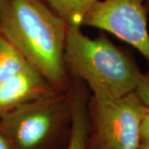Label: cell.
Returning <instances> with one entry per match:
<instances>
[{
  "instance_id": "obj_14",
  "label": "cell",
  "mask_w": 149,
  "mask_h": 149,
  "mask_svg": "<svg viewBox=\"0 0 149 149\" xmlns=\"http://www.w3.org/2000/svg\"><path fill=\"white\" fill-rule=\"evenodd\" d=\"M145 6H146V8H147V11H148L149 15V0H146L145 1Z\"/></svg>"
},
{
  "instance_id": "obj_11",
  "label": "cell",
  "mask_w": 149,
  "mask_h": 149,
  "mask_svg": "<svg viewBox=\"0 0 149 149\" xmlns=\"http://www.w3.org/2000/svg\"><path fill=\"white\" fill-rule=\"evenodd\" d=\"M140 144L149 145V107L145 106L139 129Z\"/></svg>"
},
{
  "instance_id": "obj_1",
  "label": "cell",
  "mask_w": 149,
  "mask_h": 149,
  "mask_svg": "<svg viewBox=\"0 0 149 149\" xmlns=\"http://www.w3.org/2000/svg\"><path fill=\"white\" fill-rule=\"evenodd\" d=\"M68 24L43 0H1L0 34L59 92L70 77L64 51Z\"/></svg>"
},
{
  "instance_id": "obj_10",
  "label": "cell",
  "mask_w": 149,
  "mask_h": 149,
  "mask_svg": "<svg viewBox=\"0 0 149 149\" xmlns=\"http://www.w3.org/2000/svg\"><path fill=\"white\" fill-rule=\"evenodd\" d=\"M135 92L144 105L149 107V70L143 73Z\"/></svg>"
},
{
  "instance_id": "obj_4",
  "label": "cell",
  "mask_w": 149,
  "mask_h": 149,
  "mask_svg": "<svg viewBox=\"0 0 149 149\" xmlns=\"http://www.w3.org/2000/svg\"><path fill=\"white\" fill-rule=\"evenodd\" d=\"M144 108L135 91L121 97L91 95L86 148H139Z\"/></svg>"
},
{
  "instance_id": "obj_6",
  "label": "cell",
  "mask_w": 149,
  "mask_h": 149,
  "mask_svg": "<svg viewBox=\"0 0 149 149\" xmlns=\"http://www.w3.org/2000/svg\"><path fill=\"white\" fill-rule=\"evenodd\" d=\"M59 92L37 70L27 65L0 82V118L28 102Z\"/></svg>"
},
{
  "instance_id": "obj_2",
  "label": "cell",
  "mask_w": 149,
  "mask_h": 149,
  "mask_svg": "<svg viewBox=\"0 0 149 149\" xmlns=\"http://www.w3.org/2000/svg\"><path fill=\"white\" fill-rule=\"evenodd\" d=\"M64 63L70 78L83 82L92 95L121 97L136 91L143 72L135 60L103 32L95 38L80 26H68Z\"/></svg>"
},
{
  "instance_id": "obj_3",
  "label": "cell",
  "mask_w": 149,
  "mask_h": 149,
  "mask_svg": "<svg viewBox=\"0 0 149 149\" xmlns=\"http://www.w3.org/2000/svg\"><path fill=\"white\" fill-rule=\"evenodd\" d=\"M15 149H66L72 130L67 91L39 98L0 118Z\"/></svg>"
},
{
  "instance_id": "obj_7",
  "label": "cell",
  "mask_w": 149,
  "mask_h": 149,
  "mask_svg": "<svg viewBox=\"0 0 149 149\" xmlns=\"http://www.w3.org/2000/svg\"><path fill=\"white\" fill-rule=\"evenodd\" d=\"M67 93L72 109V130L66 149H87L88 134V103L91 93L80 80L70 79Z\"/></svg>"
},
{
  "instance_id": "obj_13",
  "label": "cell",
  "mask_w": 149,
  "mask_h": 149,
  "mask_svg": "<svg viewBox=\"0 0 149 149\" xmlns=\"http://www.w3.org/2000/svg\"><path fill=\"white\" fill-rule=\"evenodd\" d=\"M138 149H149V145H143V144H140Z\"/></svg>"
},
{
  "instance_id": "obj_12",
  "label": "cell",
  "mask_w": 149,
  "mask_h": 149,
  "mask_svg": "<svg viewBox=\"0 0 149 149\" xmlns=\"http://www.w3.org/2000/svg\"><path fill=\"white\" fill-rule=\"evenodd\" d=\"M0 149H15L1 127H0Z\"/></svg>"
},
{
  "instance_id": "obj_15",
  "label": "cell",
  "mask_w": 149,
  "mask_h": 149,
  "mask_svg": "<svg viewBox=\"0 0 149 149\" xmlns=\"http://www.w3.org/2000/svg\"><path fill=\"white\" fill-rule=\"evenodd\" d=\"M0 1H1V0H0Z\"/></svg>"
},
{
  "instance_id": "obj_8",
  "label": "cell",
  "mask_w": 149,
  "mask_h": 149,
  "mask_svg": "<svg viewBox=\"0 0 149 149\" xmlns=\"http://www.w3.org/2000/svg\"><path fill=\"white\" fill-rule=\"evenodd\" d=\"M27 65L21 52L0 34V82L16 75Z\"/></svg>"
},
{
  "instance_id": "obj_9",
  "label": "cell",
  "mask_w": 149,
  "mask_h": 149,
  "mask_svg": "<svg viewBox=\"0 0 149 149\" xmlns=\"http://www.w3.org/2000/svg\"><path fill=\"white\" fill-rule=\"evenodd\" d=\"M68 26H80L85 13L96 0H43Z\"/></svg>"
},
{
  "instance_id": "obj_5",
  "label": "cell",
  "mask_w": 149,
  "mask_h": 149,
  "mask_svg": "<svg viewBox=\"0 0 149 149\" xmlns=\"http://www.w3.org/2000/svg\"><path fill=\"white\" fill-rule=\"evenodd\" d=\"M146 0H96L85 13L81 27L109 32L135 48L149 66L148 13Z\"/></svg>"
}]
</instances>
